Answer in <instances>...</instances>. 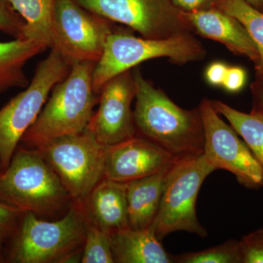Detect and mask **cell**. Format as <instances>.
<instances>
[{"mask_svg": "<svg viewBox=\"0 0 263 263\" xmlns=\"http://www.w3.org/2000/svg\"><path fill=\"white\" fill-rule=\"evenodd\" d=\"M212 103L245 141L263 170V114L254 110L243 113L218 100Z\"/></svg>", "mask_w": 263, "mask_h": 263, "instance_id": "ffe728a7", "label": "cell"}, {"mask_svg": "<svg viewBox=\"0 0 263 263\" xmlns=\"http://www.w3.org/2000/svg\"><path fill=\"white\" fill-rule=\"evenodd\" d=\"M87 224L82 203L75 200L65 215L53 221L24 212L14 233L3 245L2 263L81 260Z\"/></svg>", "mask_w": 263, "mask_h": 263, "instance_id": "7a4b0ae2", "label": "cell"}, {"mask_svg": "<svg viewBox=\"0 0 263 263\" xmlns=\"http://www.w3.org/2000/svg\"><path fill=\"white\" fill-rule=\"evenodd\" d=\"M57 0H8L25 21L24 39L51 46L52 20Z\"/></svg>", "mask_w": 263, "mask_h": 263, "instance_id": "d6986e66", "label": "cell"}, {"mask_svg": "<svg viewBox=\"0 0 263 263\" xmlns=\"http://www.w3.org/2000/svg\"><path fill=\"white\" fill-rule=\"evenodd\" d=\"M113 31L110 21L85 9L75 0H57L50 48L70 66L85 62L97 63Z\"/></svg>", "mask_w": 263, "mask_h": 263, "instance_id": "9c48e42d", "label": "cell"}, {"mask_svg": "<svg viewBox=\"0 0 263 263\" xmlns=\"http://www.w3.org/2000/svg\"><path fill=\"white\" fill-rule=\"evenodd\" d=\"M24 212L0 201V243L3 245L14 233Z\"/></svg>", "mask_w": 263, "mask_h": 263, "instance_id": "484cf974", "label": "cell"}, {"mask_svg": "<svg viewBox=\"0 0 263 263\" xmlns=\"http://www.w3.org/2000/svg\"><path fill=\"white\" fill-rule=\"evenodd\" d=\"M3 243H0V263H2V258H3Z\"/></svg>", "mask_w": 263, "mask_h": 263, "instance_id": "1f68e13d", "label": "cell"}, {"mask_svg": "<svg viewBox=\"0 0 263 263\" xmlns=\"http://www.w3.org/2000/svg\"><path fill=\"white\" fill-rule=\"evenodd\" d=\"M71 66L55 50L40 62L32 81L0 109V172L8 168L21 140L41 114L53 87L68 75Z\"/></svg>", "mask_w": 263, "mask_h": 263, "instance_id": "8992f818", "label": "cell"}, {"mask_svg": "<svg viewBox=\"0 0 263 263\" xmlns=\"http://www.w3.org/2000/svg\"><path fill=\"white\" fill-rule=\"evenodd\" d=\"M1 175H2V173H1V172H0V176H1Z\"/></svg>", "mask_w": 263, "mask_h": 263, "instance_id": "d6a6232c", "label": "cell"}, {"mask_svg": "<svg viewBox=\"0 0 263 263\" xmlns=\"http://www.w3.org/2000/svg\"><path fill=\"white\" fill-rule=\"evenodd\" d=\"M206 51L192 32L163 39L138 37L130 33L113 31L93 71V87L99 95L105 83L142 62L167 58L178 65L201 61Z\"/></svg>", "mask_w": 263, "mask_h": 263, "instance_id": "5b68a950", "label": "cell"}, {"mask_svg": "<svg viewBox=\"0 0 263 263\" xmlns=\"http://www.w3.org/2000/svg\"><path fill=\"white\" fill-rule=\"evenodd\" d=\"M81 262L114 263L110 235L89 220Z\"/></svg>", "mask_w": 263, "mask_h": 263, "instance_id": "603a6c76", "label": "cell"}, {"mask_svg": "<svg viewBox=\"0 0 263 263\" xmlns=\"http://www.w3.org/2000/svg\"><path fill=\"white\" fill-rule=\"evenodd\" d=\"M239 243L243 263H263V228L245 235Z\"/></svg>", "mask_w": 263, "mask_h": 263, "instance_id": "d4e9b609", "label": "cell"}, {"mask_svg": "<svg viewBox=\"0 0 263 263\" xmlns=\"http://www.w3.org/2000/svg\"><path fill=\"white\" fill-rule=\"evenodd\" d=\"M136 99V85L131 70L105 83L99 94V107L88 124L102 144L112 146L137 135L132 103Z\"/></svg>", "mask_w": 263, "mask_h": 263, "instance_id": "7c38bea8", "label": "cell"}, {"mask_svg": "<svg viewBox=\"0 0 263 263\" xmlns=\"http://www.w3.org/2000/svg\"><path fill=\"white\" fill-rule=\"evenodd\" d=\"M246 79L247 76L243 69L238 67H228L222 86L230 92H236L245 86Z\"/></svg>", "mask_w": 263, "mask_h": 263, "instance_id": "4316f807", "label": "cell"}, {"mask_svg": "<svg viewBox=\"0 0 263 263\" xmlns=\"http://www.w3.org/2000/svg\"><path fill=\"white\" fill-rule=\"evenodd\" d=\"M228 67L221 62H214L205 71V79L213 86H222Z\"/></svg>", "mask_w": 263, "mask_h": 263, "instance_id": "f1b7e54d", "label": "cell"}, {"mask_svg": "<svg viewBox=\"0 0 263 263\" xmlns=\"http://www.w3.org/2000/svg\"><path fill=\"white\" fill-rule=\"evenodd\" d=\"M114 263H173L168 253L150 228L122 230L110 235Z\"/></svg>", "mask_w": 263, "mask_h": 263, "instance_id": "2e32d148", "label": "cell"}, {"mask_svg": "<svg viewBox=\"0 0 263 263\" xmlns=\"http://www.w3.org/2000/svg\"><path fill=\"white\" fill-rule=\"evenodd\" d=\"M179 162L160 146L138 136L107 146L105 178L128 183L172 167Z\"/></svg>", "mask_w": 263, "mask_h": 263, "instance_id": "4fadbf2b", "label": "cell"}, {"mask_svg": "<svg viewBox=\"0 0 263 263\" xmlns=\"http://www.w3.org/2000/svg\"><path fill=\"white\" fill-rule=\"evenodd\" d=\"M262 78H263V77H262Z\"/></svg>", "mask_w": 263, "mask_h": 263, "instance_id": "836d02e7", "label": "cell"}, {"mask_svg": "<svg viewBox=\"0 0 263 263\" xmlns=\"http://www.w3.org/2000/svg\"><path fill=\"white\" fill-rule=\"evenodd\" d=\"M186 16L193 32L221 43L235 54L247 57L255 66L258 64L257 46L243 24L235 17L216 8L186 12Z\"/></svg>", "mask_w": 263, "mask_h": 263, "instance_id": "5bb4252c", "label": "cell"}, {"mask_svg": "<svg viewBox=\"0 0 263 263\" xmlns=\"http://www.w3.org/2000/svg\"><path fill=\"white\" fill-rule=\"evenodd\" d=\"M203 124V156L214 170H226L246 188L263 187V170L249 146L231 125L219 117L212 100L204 98L199 105Z\"/></svg>", "mask_w": 263, "mask_h": 263, "instance_id": "8fae6325", "label": "cell"}, {"mask_svg": "<svg viewBox=\"0 0 263 263\" xmlns=\"http://www.w3.org/2000/svg\"><path fill=\"white\" fill-rule=\"evenodd\" d=\"M214 171L203 155L179 161L170 170L158 212L149 228L158 239L178 231L206 238L207 230L197 216L196 202L202 183Z\"/></svg>", "mask_w": 263, "mask_h": 263, "instance_id": "52a82bcc", "label": "cell"}, {"mask_svg": "<svg viewBox=\"0 0 263 263\" xmlns=\"http://www.w3.org/2000/svg\"><path fill=\"white\" fill-rule=\"evenodd\" d=\"M26 22L8 0H0V31L15 38L24 39Z\"/></svg>", "mask_w": 263, "mask_h": 263, "instance_id": "cb8c5ba5", "label": "cell"}, {"mask_svg": "<svg viewBox=\"0 0 263 263\" xmlns=\"http://www.w3.org/2000/svg\"><path fill=\"white\" fill-rule=\"evenodd\" d=\"M172 167L127 183L129 228L146 230L153 224L158 212L170 170Z\"/></svg>", "mask_w": 263, "mask_h": 263, "instance_id": "e0dca14e", "label": "cell"}, {"mask_svg": "<svg viewBox=\"0 0 263 263\" xmlns=\"http://www.w3.org/2000/svg\"><path fill=\"white\" fill-rule=\"evenodd\" d=\"M85 9L124 24L143 37L163 39L193 32L186 16L172 0H75Z\"/></svg>", "mask_w": 263, "mask_h": 263, "instance_id": "30bf717a", "label": "cell"}, {"mask_svg": "<svg viewBox=\"0 0 263 263\" xmlns=\"http://www.w3.org/2000/svg\"><path fill=\"white\" fill-rule=\"evenodd\" d=\"M214 8L235 17L243 24L257 46L259 54L255 66L257 75L263 77V13L246 0H216Z\"/></svg>", "mask_w": 263, "mask_h": 263, "instance_id": "44dd1931", "label": "cell"}, {"mask_svg": "<svg viewBox=\"0 0 263 263\" xmlns=\"http://www.w3.org/2000/svg\"><path fill=\"white\" fill-rule=\"evenodd\" d=\"M172 2L180 10L191 13L214 8L216 0H172Z\"/></svg>", "mask_w": 263, "mask_h": 263, "instance_id": "83f0119b", "label": "cell"}, {"mask_svg": "<svg viewBox=\"0 0 263 263\" xmlns=\"http://www.w3.org/2000/svg\"><path fill=\"white\" fill-rule=\"evenodd\" d=\"M90 222L109 235L129 228L127 183L104 178L81 202Z\"/></svg>", "mask_w": 263, "mask_h": 263, "instance_id": "9a60e30c", "label": "cell"}, {"mask_svg": "<svg viewBox=\"0 0 263 263\" xmlns=\"http://www.w3.org/2000/svg\"><path fill=\"white\" fill-rule=\"evenodd\" d=\"M133 74L137 135L155 143L178 161L203 155L205 134L199 108H181L145 79L139 69Z\"/></svg>", "mask_w": 263, "mask_h": 263, "instance_id": "6da1fadb", "label": "cell"}, {"mask_svg": "<svg viewBox=\"0 0 263 263\" xmlns=\"http://www.w3.org/2000/svg\"><path fill=\"white\" fill-rule=\"evenodd\" d=\"M253 110L263 114V89L259 93L258 95H257L255 106H254Z\"/></svg>", "mask_w": 263, "mask_h": 263, "instance_id": "f546056e", "label": "cell"}, {"mask_svg": "<svg viewBox=\"0 0 263 263\" xmlns=\"http://www.w3.org/2000/svg\"><path fill=\"white\" fill-rule=\"evenodd\" d=\"M0 201L41 219H57L67 212L72 199L40 152L18 145L0 176Z\"/></svg>", "mask_w": 263, "mask_h": 263, "instance_id": "277c9868", "label": "cell"}, {"mask_svg": "<svg viewBox=\"0 0 263 263\" xmlns=\"http://www.w3.org/2000/svg\"><path fill=\"white\" fill-rule=\"evenodd\" d=\"M249 4L263 13V0H246Z\"/></svg>", "mask_w": 263, "mask_h": 263, "instance_id": "4dcf8cb0", "label": "cell"}, {"mask_svg": "<svg viewBox=\"0 0 263 263\" xmlns=\"http://www.w3.org/2000/svg\"><path fill=\"white\" fill-rule=\"evenodd\" d=\"M37 149L54 171L72 200L83 202L105 178L107 146L86 128L55 138Z\"/></svg>", "mask_w": 263, "mask_h": 263, "instance_id": "ba28073f", "label": "cell"}, {"mask_svg": "<svg viewBox=\"0 0 263 263\" xmlns=\"http://www.w3.org/2000/svg\"><path fill=\"white\" fill-rule=\"evenodd\" d=\"M48 48L43 43L21 38L0 42V94L12 88L27 87L29 83L24 66Z\"/></svg>", "mask_w": 263, "mask_h": 263, "instance_id": "ac0fdd59", "label": "cell"}, {"mask_svg": "<svg viewBox=\"0 0 263 263\" xmlns=\"http://www.w3.org/2000/svg\"><path fill=\"white\" fill-rule=\"evenodd\" d=\"M95 65L85 62L71 66L68 75L53 87L51 98L19 145L37 148L59 137L78 134L87 128L99 102L93 87Z\"/></svg>", "mask_w": 263, "mask_h": 263, "instance_id": "3957f363", "label": "cell"}, {"mask_svg": "<svg viewBox=\"0 0 263 263\" xmlns=\"http://www.w3.org/2000/svg\"><path fill=\"white\" fill-rule=\"evenodd\" d=\"M176 263H243L238 240H227L211 248L174 256Z\"/></svg>", "mask_w": 263, "mask_h": 263, "instance_id": "7402d4cb", "label": "cell"}]
</instances>
